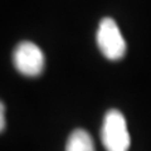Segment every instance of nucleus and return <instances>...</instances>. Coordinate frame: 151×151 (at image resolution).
<instances>
[{"label":"nucleus","instance_id":"f257e3e1","mask_svg":"<svg viewBox=\"0 0 151 151\" xmlns=\"http://www.w3.org/2000/svg\"><path fill=\"white\" fill-rule=\"evenodd\" d=\"M101 140L107 151H129L130 134L124 115L119 110H110L103 119Z\"/></svg>","mask_w":151,"mask_h":151},{"label":"nucleus","instance_id":"f03ea898","mask_svg":"<svg viewBox=\"0 0 151 151\" xmlns=\"http://www.w3.org/2000/svg\"><path fill=\"white\" fill-rule=\"evenodd\" d=\"M97 44L101 53L110 60L121 59L126 53V42L117 23L106 17L100 22L97 30Z\"/></svg>","mask_w":151,"mask_h":151},{"label":"nucleus","instance_id":"7ed1b4c3","mask_svg":"<svg viewBox=\"0 0 151 151\" xmlns=\"http://www.w3.org/2000/svg\"><path fill=\"white\" fill-rule=\"evenodd\" d=\"M13 62L14 67L23 76L38 77L44 69L45 57L37 44L32 42H22L14 49Z\"/></svg>","mask_w":151,"mask_h":151},{"label":"nucleus","instance_id":"20e7f679","mask_svg":"<svg viewBox=\"0 0 151 151\" xmlns=\"http://www.w3.org/2000/svg\"><path fill=\"white\" fill-rule=\"evenodd\" d=\"M65 151H96L94 150V144L86 130L77 129L69 135L67 145H65Z\"/></svg>","mask_w":151,"mask_h":151},{"label":"nucleus","instance_id":"39448f33","mask_svg":"<svg viewBox=\"0 0 151 151\" xmlns=\"http://www.w3.org/2000/svg\"><path fill=\"white\" fill-rule=\"evenodd\" d=\"M4 110H5V106H4V103L1 102V105H0V131H4L5 129V117H4Z\"/></svg>","mask_w":151,"mask_h":151}]
</instances>
